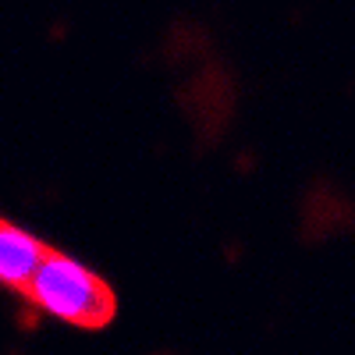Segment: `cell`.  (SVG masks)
<instances>
[{"label": "cell", "instance_id": "3", "mask_svg": "<svg viewBox=\"0 0 355 355\" xmlns=\"http://www.w3.org/2000/svg\"><path fill=\"white\" fill-rule=\"evenodd\" d=\"M355 224V206L345 192H338L327 182H316V189L306 192L302 202V234L309 242L331 239V234H341Z\"/></svg>", "mask_w": 355, "mask_h": 355}, {"label": "cell", "instance_id": "1", "mask_svg": "<svg viewBox=\"0 0 355 355\" xmlns=\"http://www.w3.org/2000/svg\"><path fill=\"white\" fill-rule=\"evenodd\" d=\"M25 295L36 309L64 323H75V327H85V331L107 327L117 313V299H114L110 284L89 270V266H82L78 259L61 256L53 249L43 256L36 274L28 277Z\"/></svg>", "mask_w": 355, "mask_h": 355}, {"label": "cell", "instance_id": "4", "mask_svg": "<svg viewBox=\"0 0 355 355\" xmlns=\"http://www.w3.org/2000/svg\"><path fill=\"white\" fill-rule=\"evenodd\" d=\"M46 252L50 249L36 239V234H28L25 227L0 217V284L25 291L28 277L36 274V266L43 263Z\"/></svg>", "mask_w": 355, "mask_h": 355}, {"label": "cell", "instance_id": "2", "mask_svg": "<svg viewBox=\"0 0 355 355\" xmlns=\"http://www.w3.org/2000/svg\"><path fill=\"white\" fill-rule=\"evenodd\" d=\"M182 107L199 142H217L234 114V78L224 64H202L182 89Z\"/></svg>", "mask_w": 355, "mask_h": 355}]
</instances>
